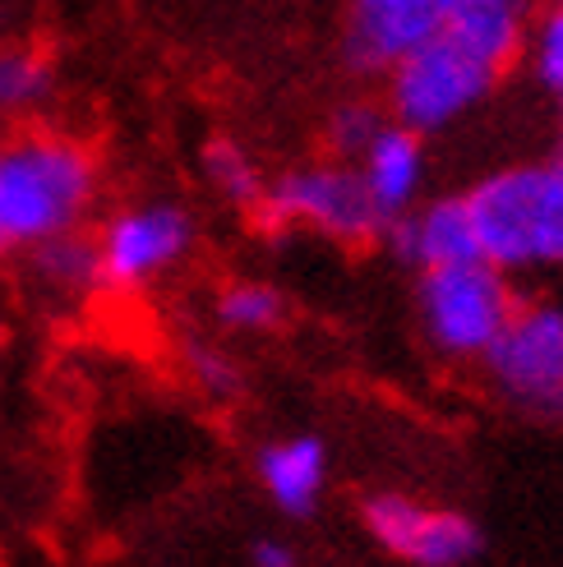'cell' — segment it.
Instances as JSON below:
<instances>
[{
  "mask_svg": "<svg viewBox=\"0 0 563 567\" xmlns=\"http://www.w3.org/2000/svg\"><path fill=\"white\" fill-rule=\"evenodd\" d=\"M458 0H347V61L383 74L398 55L448 23Z\"/></svg>",
  "mask_w": 563,
  "mask_h": 567,
  "instance_id": "obj_9",
  "label": "cell"
},
{
  "mask_svg": "<svg viewBox=\"0 0 563 567\" xmlns=\"http://www.w3.org/2000/svg\"><path fill=\"white\" fill-rule=\"evenodd\" d=\"M0 121H6V116H0Z\"/></svg>",
  "mask_w": 563,
  "mask_h": 567,
  "instance_id": "obj_23",
  "label": "cell"
},
{
  "mask_svg": "<svg viewBox=\"0 0 563 567\" xmlns=\"http://www.w3.org/2000/svg\"><path fill=\"white\" fill-rule=\"evenodd\" d=\"M23 259H28L33 281L55 300H79L89 291H102L98 249H93V236H83V226L79 231H61V236L42 240L38 249H28Z\"/></svg>",
  "mask_w": 563,
  "mask_h": 567,
  "instance_id": "obj_14",
  "label": "cell"
},
{
  "mask_svg": "<svg viewBox=\"0 0 563 567\" xmlns=\"http://www.w3.org/2000/svg\"><path fill=\"white\" fill-rule=\"evenodd\" d=\"M102 194L98 153L61 130L0 138V259L89 226Z\"/></svg>",
  "mask_w": 563,
  "mask_h": 567,
  "instance_id": "obj_1",
  "label": "cell"
},
{
  "mask_svg": "<svg viewBox=\"0 0 563 567\" xmlns=\"http://www.w3.org/2000/svg\"><path fill=\"white\" fill-rule=\"evenodd\" d=\"M213 323L236 337H268L287 323V296L255 277L227 281V287L213 296Z\"/></svg>",
  "mask_w": 563,
  "mask_h": 567,
  "instance_id": "obj_16",
  "label": "cell"
},
{
  "mask_svg": "<svg viewBox=\"0 0 563 567\" xmlns=\"http://www.w3.org/2000/svg\"><path fill=\"white\" fill-rule=\"evenodd\" d=\"M259 489L287 517H309L328 489V447L315 434H287L259 447L255 457Z\"/></svg>",
  "mask_w": 563,
  "mask_h": 567,
  "instance_id": "obj_12",
  "label": "cell"
},
{
  "mask_svg": "<svg viewBox=\"0 0 563 567\" xmlns=\"http://www.w3.org/2000/svg\"><path fill=\"white\" fill-rule=\"evenodd\" d=\"M475 254L499 272H563V153L494 166L467 194Z\"/></svg>",
  "mask_w": 563,
  "mask_h": 567,
  "instance_id": "obj_2",
  "label": "cell"
},
{
  "mask_svg": "<svg viewBox=\"0 0 563 567\" xmlns=\"http://www.w3.org/2000/svg\"><path fill=\"white\" fill-rule=\"evenodd\" d=\"M522 61H526L531 79H536V89L554 106H563V0H550L545 10L531 14Z\"/></svg>",
  "mask_w": 563,
  "mask_h": 567,
  "instance_id": "obj_18",
  "label": "cell"
},
{
  "mask_svg": "<svg viewBox=\"0 0 563 567\" xmlns=\"http://www.w3.org/2000/svg\"><path fill=\"white\" fill-rule=\"evenodd\" d=\"M204 176H208L213 194L227 198V204L240 213H255L259 198H264V185H268L255 153L245 144H236V138H213L204 148Z\"/></svg>",
  "mask_w": 563,
  "mask_h": 567,
  "instance_id": "obj_17",
  "label": "cell"
},
{
  "mask_svg": "<svg viewBox=\"0 0 563 567\" xmlns=\"http://www.w3.org/2000/svg\"><path fill=\"white\" fill-rule=\"evenodd\" d=\"M388 121V111L375 106V102H342L332 111L328 121V144L337 157H356L365 144H370V134Z\"/></svg>",
  "mask_w": 563,
  "mask_h": 567,
  "instance_id": "obj_19",
  "label": "cell"
},
{
  "mask_svg": "<svg viewBox=\"0 0 563 567\" xmlns=\"http://www.w3.org/2000/svg\"><path fill=\"white\" fill-rule=\"evenodd\" d=\"M518 305L513 277L481 254L416 272V319L434 355L453 364H481Z\"/></svg>",
  "mask_w": 563,
  "mask_h": 567,
  "instance_id": "obj_4",
  "label": "cell"
},
{
  "mask_svg": "<svg viewBox=\"0 0 563 567\" xmlns=\"http://www.w3.org/2000/svg\"><path fill=\"white\" fill-rule=\"evenodd\" d=\"M531 14V0H458L443 28L490 55L499 70H513L522 61Z\"/></svg>",
  "mask_w": 563,
  "mask_h": 567,
  "instance_id": "obj_13",
  "label": "cell"
},
{
  "mask_svg": "<svg viewBox=\"0 0 563 567\" xmlns=\"http://www.w3.org/2000/svg\"><path fill=\"white\" fill-rule=\"evenodd\" d=\"M360 530L388 558L411 567H471L485 549V535L453 507H430L411 494L383 489L360 503Z\"/></svg>",
  "mask_w": 563,
  "mask_h": 567,
  "instance_id": "obj_8",
  "label": "cell"
},
{
  "mask_svg": "<svg viewBox=\"0 0 563 567\" xmlns=\"http://www.w3.org/2000/svg\"><path fill=\"white\" fill-rule=\"evenodd\" d=\"M351 162H356L365 189H370L375 208H379L388 221L426 198V181H430L426 134H416V130H407V125H398V121H383V125L370 134V144H365Z\"/></svg>",
  "mask_w": 563,
  "mask_h": 567,
  "instance_id": "obj_10",
  "label": "cell"
},
{
  "mask_svg": "<svg viewBox=\"0 0 563 567\" xmlns=\"http://www.w3.org/2000/svg\"><path fill=\"white\" fill-rule=\"evenodd\" d=\"M503 74L509 70H499L490 55L439 28L383 70V111L388 121L434 138L471 121L494 97Z\"/></svg>",
  "mask_w": 563,
  "mask_h": 567,
  "instance_id": "obj_3",
  "label": "cell"
},
{
  "mask_svg": "<svg viewBox=\"0 0 563 567\" xmlns=\"http://www.w3.org/2000/svg\"><path fill=\"white\" fill-rule=\"evenodd\" d=\"M481 370L513 411L563 420V300L518 296Z\"/></svg>",
  "mask_w": 563,
  "mask_h": 567,
  "instance_id": "obj_6",
  "label": "cell"
},
{
  "mask_svg": "<svg viewBox=\"0 0 563 567\" xmlns=\"http://www.w3.org/2000/svg\"><path fill=\"white\" fill-rule=\"evenodd\" d=\"M185 364H190V379H194V388H199V392L217 396V402L236 396V388H240V370H236V360L222 351V347H190Z\"/></svg>",
  "mask_w": 563,
  "mask_h": 567,
  "instance_id": "obj_20",
  "label": "cell"
},
{
  "mask_svg": "<svg viewBox=\"0 0 563 567\" xmlns=\"http://www.w3.org/2000/svg\"><path fill=\"white\" fill-rule=\"evenodd\" d=\"M554 121H559V153H563V106H554Z\"/></svg>",
  "mask_w": 563,
  "mask_h": 567,
  "instance_id": "obj_22",
  "label": "cell"
},
{
  "mask_svg": "<svg viewBox=\"0 0 563 567\" xmlns=\"http://www.w3.org/2000/svg\"><path fill=\"white\" fill-rule=\"evenodd\" d=\"M383 245L398 254V264L407 268H439L453 259H471L475 236L467 221L462 194H443V198H420L407 213H398L383 226Z\"/></svg>",
  "mask_w": 563,
  "mask_h": 567,
  "instance_id": "obj_11",
  "label": "cell"
},
{
  "mask_svg": "<svg viewBox=\"0 0 563 567\" xmlns=\"http://www.w3.org/2000/svg\"><path fill=\"white\" fill-rule=\"evenodd\" d=\"M55 97V61L38 42L0 47V116L28 121Z\"/></svg>",
  "mask_w": 563,
  "mask_h": 567,
  "instance_id": "obj_15",
  "label": "cell"
},
{
  "mask_svg": "<svg viewBox=\"0 0 563 567\" xmlns=\"http://www.w3.org/2000/svg\"><path fill=\"white\" fill-rule=\"evenodd\" d=\"M255 217L268 231H305L347 249L383 240V226H388V217L375 208L370 189H365L356 162L337 153L324 162H300L282 176H268Z\"/></svg>",
  "mask_w": 563,
  "mask_h": 567,
  "instance_id": "obj_5",
  "label": "cell"
},
{
  "mask_svg": "<svg viewBox=\"0 0 563 567\" xmlns=\"http://www.w3.org/2000/svg\"><path fill=\"white\" fill-rule=\"evenodd\" d=\"M249 563L255 567H296L300 563V554H296V545H287V540H255L249 545Z\"/></svg>",
  "mask_w": 563,
  "mask_h": 567,
  "instance_id": "obj_21",
  "label": "cell"
},
{
  "mask_svg": "<svg viewBox=\"0 0 563 567\" xmlns=\"http://www.w3.org/2000/svg\"><path fill=\"white\" fill-rule=\"evenodd\" d=\"M199 245V221L190 208L172 198H144L125 204L111 217H102L93 249H98V277L102 291H149L162 277H172Z\"/></svg>",
  "mask_w": 563,
  "mask_h": 567,
  "instance_id": "obj_7",
  "label": "cell"
}]
</instances>
